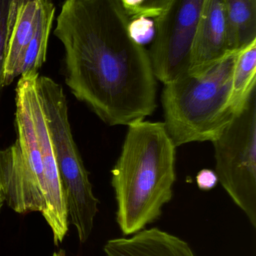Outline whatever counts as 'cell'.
<instances>
[{"instance_id":"cell-10","label":"cell","mask_w":256,"mask_h":256,"mask_svg":"<svg viewBox=\"0 0 256 256\" xmlns=\"http://www.w3.org/2000/svg\"><path fill=\"white\" fill-rule=\"evenodd\" d=\"M106 256H195L189 245L157 228L142 230L129 238L108 240Z\"/></svg>"},{"instance_id":"cell-7","label":"cell","mask_w":256,"mask_h":256,"mask_svg":"<svg viewBox=\"0 0 256 256\" xmlns=\"http://www.w3.org/2000/svg\"><path fill=\"white\" fill-rule=\"evenodd\" d=\"M39 76V74L33 80L30 88V100L45 177V208L42 214L52 231L54 244L59 246L63 243L69 232V215L52 142L39 100L37 90Z\"/></svg>"},{"instance_id":"cell-15","label":"cell","mask_w":256,"mask_h":256,"mask_svg":"<svg viewBox=\"0 0 256 256\" xmlns=\"http://www.w3.org/2000/svg\"><path fill=\"white\" fill-rule=\"evenodd\" d=\"M12 0H0V96L5 87L8 50V15Z\"/></svg>"},{"instance_id":"cell-4","label":"cell","mask_w":256,"mask_h":256,"mask_svg":"<svg viewBox=\"0 0 256 256\" xmlns=\"http://www.w3.org/2000/svg\"><path fill=\"white\" fill-rule=\"evenodd\" d=\"M37 90L52 142L69 224L76 228L80 242L85 243L93 231L99 201L93 194L72 136L63 87L51 78L39 76Z\"/></svg>"},{"instance_id":"cell-5","label":"cell","mask_w":256,"mask_h":256,"mask_svg":"<svg viewBox=\"0 0 256 256\" xmlns=\"http://www.w3.org/2000/svg\"><path fill=\"white\" fill-rule=\"evenodd\" d=\"M211 142L218 180L255 227L256 88Z\"/></svg>"},{"instance_id":"cell-6","label":"cell","mask_w":256,"mask_h":256,"mask_svg":"<svg viewBox=\"0 0 256 256\" xmlns=\"http://www.w3.org/2000/svg\"><path fill=\"white\" fill-rule=\"evenodd\" d=\"M206 0H170L155 18L148 51L153 73L164 84L189 73L191 51Z\"/></svg>"},{"instance_id":"cell-20","label":"cell","mask_w":256,"mask_h":256,"mask_svg":"<svg viewBox=\"0 0 256 256\" xmlns=\"http://www.w3.org/2000/svg\"><path fill=\"white\" fill-rule=\"evenodd\" d=\"M52 256H67V255L63 250H60L57 252H54Z\"/></svg>"},{"instance_id":"cell-14","label":"cell","mask_w":256,"mask_h":256,"mask_svg":"<svg viewBox=\"0 0 256 256\" xmlns=\"http://www.w3.org/2000/svg\"><path fill=\"white\" fill-rule=\"evenodd\" d=\"M128 32L131 38L141 46L152 43L156 34L154 19L142 15L130 18Z\"/></svg>"},{"instance_id":"cell-2","label":"cell","mask_w":256,"mask_h":256,"mask_svg":"<svg viewBox=\"0 0 256 256\" xmlns=\"http://www.w3.org/2000/svg\"><path fill=\"white\" fill-rule=\"evenodd\" d=\"M176 148L164 123L139 120L128 126L111 170L117 222L124 236L156 222L172 198Z\"/></svg>"},{"instance_id":"cell-18","label":"cell","mask_w":256,"mask_h":256,"mask_svg":"<svg viewBox=\"0 0 256 256\" xmlns=\"http://www.w3.org/2000/svg\"><path fill=\"white\" fill-rule=\"evenodd\" d=\"M145 0H121L122 4L130 18L138 16Z\"/></svg>"},{"instance_id":"cell-13","label":"cell","mask_w":256,"mask_h":256,"mask_svg":"<svg viewBox=\"0 0 256 256\" xmlns=\"http://www.w3.org/2000/svg\"><path fill=\"white\" fill-rule=\"evenodd\" d=\"M55 7L51 0H42L39 19L33 37L27 44L19 69V76L39 72L46 60L50 32L55 14Z\"/></svg>"},{"instance_id":"cell-16","label":"cell","mask_w":256,"mask_h":256,"mask_svg":"<svg viewBox=\"0 0 256 256\" xmlns=\"http://www.w3.org/2000/svg\"><path fill=\"white\" fill-rule=\"evenodd\" d=\"M169 1L170 0H145L138 16L142 15L155 19L162 13Z\"/></svg>"},{"instance_id":"cell-3","label":"cell","mask_w":256,"mask_h":256,"mask_svg":"<svg viewBox=\"0 0 256 256\" xmlns=\"http://www.w3.org/2000/svg\"><path fill=\"white\" fill-rule=\"evenodd\" d=\"M237 54H228L201 73L187 74L165 84L164 124L176 147L211 142L235 116L228 100Z\"/></svg>"},{"instance_id":"cell-17","label":"cell","mask_w":256,"mask_h":256,"mask_svg":"<svg viewBox=\"0 0 256 256\" xmlns=\"http://www.w3.org/2000/svg\"><path fill=\"white\" fill-rule=\"evenodd\" d=\"M216 172L211 170H201L196 176V183L198 188L202 190H210L216 186L218 183Z\"/></svg>"},{"instance_id":"cell-12","label":"cell","mask_w":256,"mask_h":256,"mask_svg":"<svg viewBox=\"0 0 256 256\" xmlns=\"http://www.w3.org/2000/svg\"><path fill=\"white\" fill-rule=\"evenodd\" d=\"M256 42L238 51L231 79L228 108L234 115L241 110L255 90Z\"/></svg>"},{"instance_id":"cell-9","label":"cell","mask_w":256,"mask_h":256,"mask_svg":"<svg viewBox=\"0 0 256 256\" xmlns=\"http://www.w3.org/2000/svg\"><path fill=\"white\" fill-rule=\"evenodd\" d=\"M42 0H12L8 15V50L5 86L19 76L24 50L37 25Z\"/></svg>"},{"instance_id":"cell-19","label":"cell","mask_w":256,"mask_h":256,"mask_svg":"<svg viewBox=\"0 0 256 256\" xmlns=\"http://www.w3.org/2000/svg\"><path fill=\"white\" fill-rule=\"evenodd\" d=\"M5 203V196L3 194V189H2L1 184H0V210L3 208V204Z\"/></svg>"},{"instance_id":"cell-11","label":"cell","mask_w":256,"mask_h":256,"mask_svg":"<svg viewBox=\"0 0 256 256\" xmlns=\"http://www.w3.org/2000/svg\"><path fill=\"white\" fill-rule=\"evenodd\" d=\"M228 49L238 52L256 42V0H222Z\"/></svg>"},{"instance_id":"cell-1","label":"cell","mask_w":256,"mask_h":256,"mask_svg":"<svg viewBox=\"0 0 256 256\" xmlns=\"http://www.w3.org/2000/svg\"><path fill=\"white\" fill-rule=\"evenodd\" d=\"M121 0H66L54 34L65 49L66 84L111 126L144 120L156 109L148 51L131 38Z\"/></svg>"},{"instance_id":"cell-8","label":"cell","mask_w":256,"mask_h":256,"mask_svg":"<svg viewBox=\"0 0 256 256\" xmlns=\"http://www.w3.org/2000/svg\"><path fill=\"white\" fill-rule=\"evenodd\" d=\"M230 54L222 0H206L192 44L188 74L201 73Z\"/></svg>"}]
</instances>
